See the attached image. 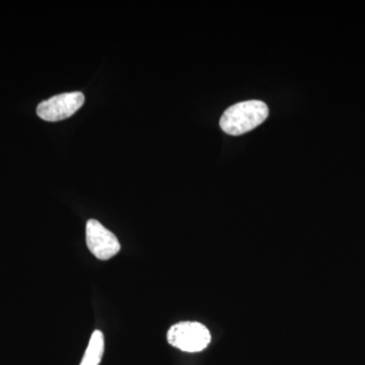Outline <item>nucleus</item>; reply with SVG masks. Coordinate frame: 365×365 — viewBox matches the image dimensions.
<instances>
[{
  "mask_svg": "<svg viewBox=\"0 0 365 365\" xmlns=\"http://www.w3.org/2000/svg\"><path fill=\"white\" fill-rule=\"evenodd\" d=\"M269 109L262 101L241 102L227 108L220 119V127L230 135H242L253 130L267 119Z\"/></svg>",
  "mask_w": 365,
  "mask_h": 365,
  "instance_id": "1",
  "label": "nucleus"
},
{
  "mask_svg": "<svg viewBox=\"0 0 365 365\" xmlns=\"http://www.w3.org/2000/svg\"><path fill=\"white\" fill-rule=\"evenodd\" d=\"M168 342L181 351L195 353L207 348L211 342L210 332L198 322H181L170 328Z\"/></svg>",
  "mask_w": 365,
  "mask_h": 365,
  "instance_id": "2",
  "label": "nucleus"
},
{
  "mask_svg": "<svg viewBox=\"0 0 365 365\" xmlns=\"http://www.w3.org/2000/svg\"><path fill=\"white\" fill-rule=\"evenodd\" d=\"M85 96L81 91L60 93L41 103L37 114L45 121L56 122L67 119L83 107Z\"/></svg>",
  "mask_w": 365,
  "mask_h": 365,
  "instance_id": "3",
  "label": "nucleus"
},
{
  "mask_svg": "<svg viewBox=\"0 0 365 365\" xmlns=\"http://www.w3.org/2000/svg\"><path fill=\"white\" fill-rule=\"evenodd\" d=\"M86 246L100 260H109L121 249L116 235L98 220H90L86 223Z\"/></svg>",
  "mask_w": 365,
  "mask_h": 365,
  "instance_id": "4",
  "label": "nucleus"
},
{
  "mask_svg": "<svg viewBox=\"0 0 365 365\" xmlns=\"http://www.w3.org/2000/svg\"><path fill=\"white\" fill-rule=\"evenodd\" d=\"M105 350V338L101 331L96 330L91 335L81 365H100Z\"/></svg>",
  "mask_w": 365,
  "mask_h": 365,
  "instance_id": "5",
  "label": "nucleus"
}]
</instances>
